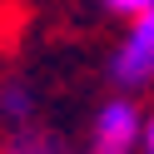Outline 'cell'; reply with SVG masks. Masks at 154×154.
Returning <instances> with one entry per match:
<instances>
[{"mask_svg": "<svg viewBox=\"0 0 154 154\" xmlns=\"http://www.w3.org/2000/svg\"><path fill=\"white\" fill-rule=\"evenodd\" d=\"M109 80L119 90H149L154 85V10L129 20V35L109 55Z\"/></svg>", "mask_w": 154, "mask_h": 154, "instance_id": "6da1fadb", "label": "cell"}, {"mask_svg": "<svg viewBox=\"0 0 154 154\" xmlns=\"http://www.w3.org/2000/svg\"><path fill=\"white\" fill-rule=\"evenodd\" d=\"M144 149V114L129 100H109L90 124V154H134Z\"/></svg>", "mask_w": 154, "mask_h": 154, "instance_id": "7a4b0ae2", "label": "cell"}, {"mask_svg": "<svg viewBox=\"0 0 154 154\" xmlns=\"http://www.w3.org/2000/svg\"><path fill=\"white\" fill-rule=\"evenodd\" d=\"M30 114H35V90L25 80H5L0 85V119L20 129V124H30Z\"/></svg>", "mask_w": 154, "mask_h": 154, "instance_id": "3957f363", "label": "cell"}, {"mask_svg": "<svg viewBox=\"0 0 154 154\" xmlns=\"http://www.w3.org/2000/svg\"><path fill=\"white\" fill-rule=\"evenodd\" d=\"M0 154H70L55 134L45 129H30V124H20V129H10V139L0 144Z\"/></svg>", "mask_w": 154, "mask_h": 154, "instance_id": "277c9868", "label": "cell"}, {"mask_svg": "<svg viewBox=\"0 0 154 154\" xmlns=\"http://www.w3.org/2000/svg\"><path fill=\"white\" fill-rule=\"evenodd\" d=\"M100 5H104V10H114V15H129V20H134V15H144V10H154V0H100Z\"/></svg>", "mask_w": 154, "mask_h": 154, "instance_id": "5b68a950", "label": "cell"}, {"mask_svg": "<svg viewBox=\"0 0 154 154\" xmlns=\"http://www.w3.org/2000/svg\"><path fill=\"white\" fill-rule=\"evenodd\" d=\"M144 149L154 154V114H149V119H144Z\"/></svg>", "mask_w": 154, "mask_h": 154, "instance_id": "8992f818", "label": "cell"}]
</instances>
